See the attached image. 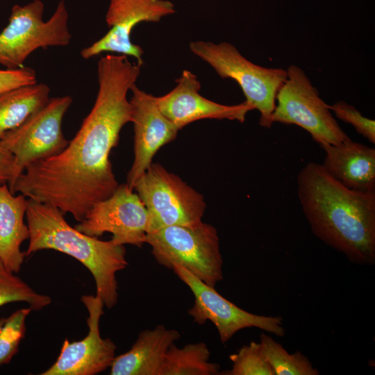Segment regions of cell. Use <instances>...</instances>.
Masks as SVG:
<instances>
[{
	"mask_svg": "<svg viewBox=\"0 0 375 375\" xmlns=\"http://www.w3.org/2000/svg\"><path fill=\"white\" fill-rule=\"evenodd\" d=\"M337 118L350 124L355 130L371 143H375V121L364 117L354 106L343 101H338L331 106Z\"/></svg>",
	"mask_w": 375,
	"mask_h": 375,
	"instance_id": "d4e9b609",
	"label": "cell"
},
{
	"mask_svg": "<svg viewBox=\"0 0 375 375\" xmlns=\"http://www.w3.org/2000/svg\"><path fill=\"white\" fill-rule=\"evenodd\" d=\"M261 350L274 375H318L310 360L300 351L288 353L269 335H260Z\"/></svg>",
	"mask_w": 375,
	"mask_h": 375,
	"instance_id": "44dd1931",
	"label": "cell"
},
{
	"mask_svg": "<svg viewBox=\"0 0 375 375\" xmlns=\"http://www.w3.org/2000/svg\"><path fill=\"white\" fill-rule=\"evenodd\" d=\"M210 351L205 342L179 348L172 344L165 356L160 375H217L220 366L209 361Z\"/></svg>",
	"mask_w": 375,
	"mask_h": 375,
	"instance_id": "ffe728a7",
	"label": "cell"
},
{
	"mask_svg": "<svg viewBox=\"0 0 375 375\" xmlns=\"http://www.w3.org/2000/svg\"><path fill=\"white\" fill-rule=\"evenodd\" d=\"M180 338L177 330L161 324L140 332L128 351L115 357L110 374L160 375L167 350Z\"/></svg>",
	"mask_w": 375,
	"mask_h": 375,
	"instance_id": "e0dca14e",
	"label": "cell"
},
{
	"mask_svg": "<svg viewBox=\"0 0 375 375\" xmlns=\"http://www.w3.org/2000/svg\"><path fill=\"white\" fill-rule=\"evenodd\" d=\"M286 71V80L276 97L273 124L297 125L306 131L320 147L338 144L349 139L305 72L295 65Z\"/></svg>",
	"mask_w": 375,
	"mask_h": 375,
	"instance_id": "52a82bcc",
	"label": "cell"
},
{
	"mask_svg": "<svg viewBox=\"0 0 375 375\" xmlns=\"http://www.w3.org/2000/svg\"><path fill=\"white\" fill-rule=\"evenodd\" d=\"M81 301L89 314L88 335L72 342L65 339L56 361L41 375H94L110 367L117 347L110 338H102L100 334L104 304L97 295H83Z\"/></svg>",
	"mask_w": 375,
	"mask_h": 375,
	"instance_id": "4fadbf2b",
	"label": "cell"
},
{
	"mask_svg": "<svg viewBox=\"0 0 375 375\" xmlns=\"http://www.w3.org/2000/svg\"><path fill=\"white\" fill-rule=\"evenodd\" d=\"M176 85L160 97H154L162 113L179 130L203 119L237 120L241 123L253 108L246 101L235 105H224L200 94L201 83L189 70H183L176 80Z\"/></svg>",
	"mask_w": 375,
	"mask_h": 375,
	"instance_id": "5bb4252c",
	"label": "cell"
},
{
	"mask_svg": "<svg viewBox=\"0 0 375 375\" xmlns=\"http://www.w3.org/2000/svg\"><path fill=\"white\" fill-rule=\"evenodd\" d=\"M297 194L317 238L350 262L375 263V192L348 188L309 162L297 176Z\"/></svg>",
	"mask_w": 375,
	"mask_h": 375,
	"instance_id": "7a4b0ae2",
	"label": "cell"
},
{
	"mask_svg": "<svg viewBox=\"0 0 375 375\" xmlns=\"http://www.w3.org/2000/svg\"><path fill=\"white\" fill-rule=\"evenodd\" d=\"M142 65L124 55L108 54L97 65L99 90L79 130L60 153L28 165L10 190L70 213L78 222L119 186L110 154L122 128L132 121L127 94Z\"/></svg>",
	"mask_w": 375,
	"mask_h": 375,
	"instance_id": "6da1fadb",
	"label": "cell"
},
{
	"mask_svg": "<svg viewBox=\"0 0 375 375\" xmlns=\"http://www.w3.org/2000/svg\"><path fill=\"white\" fill-rule=\"evenodd\" d=\"M232 367L222 374L274 375L262 354L260 342H251L242 346L237 353L230 355Z\"/></svg>",
	"mask_w": 375,
	"mask_h": 375,
	"instance_id": "cb8c5ba5",
	"label": "cell"
},
{
	"mask_svg": "<svg viewBox=\"0 0 375 375\" xmlns=\"http://www.w3.org/2000/svg\"><path fill=\"white\" fill-rule=\"evenodd\" d=\"M12 193L6 183H0V260L14 273H18L26 253L21 244L29 238L24 223L28 199Z\"/></svg>",
	"mask_w": 375,
	"mask_h": 375,
	"instance_id": "ac0fdd59",
	"label": "cell"
},
{
	"mask_svg": "<svg viewBox=\"0 0 375 375\" xmlns=\"http://www.w3.org/2000/svg\"><path fill=\"white\" fill-rule=\"evenodd\" d=\"M5 319L6 318H1L0 319V329H1V328L2 327V326H3V323H4Z\"/></svg>",
	"mask_w": 375,
	"mask_h": 375,
	"instance_id": "83f0119b",
	"label": "cell"
},
{
	"mask_svg": "<svg viewBox=\"0 0 375 375\" xmlns=\"http://www.w3.org/2000/svg\"><path fill=\"white\" fill-rule=\"evenodd\" d=\"M72 103L69 96L51 98L41 109L17 128L8 131L0 140L14 156L15 176L8 185L32 163L56 156L67 146L62 131L65 114Z\"/></svg>",
	"mask_w": 375,
	"mask_h": 375,
	"instance_id": "9c48e42d",
	"label": "cell"
},
{
	"mask_svg": "<svg viewBox=\"0 0 375 375\" xmlns=\"http://www.w3.org/2000/svg\"><path fill=\"white\" fill-rule=\"evenodd\" d=\"M15 176L14 156L0 141V183H12Z\"/></svg>",
	"mask_w": 375,
	"mask_h": 375,
	"instance_id": "4316f807",
	"label": "cell"
},
{
	"mask_svg": "<svg viewBox=\"0 0 375 375\" xmlns=\"http://www.w3.org/2000/svg\"><path fill=\"white\" fill-rule=\"evenodd\" d=\"M176 12L169 0H109L106 22L109 31L90 46L83 49L81 56L90 59L103 52L133 57L143 65L144 51L132 42L133 28L141 22H157Z\"/></svg>",
	"mask_w": 375,
	"mask_h": 375,
	"instance_id": "7c38bea8",
	"label": "cell"
},
{
	"mask_svg": "<svg viewBox=\"0 0 375 375\" xmlns=\"http://www.w3.org/2000/svg\"><path fill=\"white\" fill-rule=\"evenodd\" d=\"M192 53L211 66L222 78L238 83L253 110L260 112L259 124L272 127V115L277 92L286 80L287 71L281 68H267L253 63L228 42L194 41L190 43Z\"/></svg>",
	"mask_w": 375,
	"mask_h": 375,
	"instance_id": "5b68a950",
	"label": "cell"
},
{
	"mask_svg": "<svg viewBox=\"0 0 375 375\" xmlns=\"http://www.w3.org/2000/svg\"><path fill=\"white\" fill-rule=\"evenodd\" d=\"M129 100L133 109L134 160L126 183L133 189L135 182L152 163L157 151L176 139L179 129L159 110L154 96L134 84Z\"/></svg>",
	"mask_w": 375,
	"mask_h": 375,
	"instance_id": "9a60e30c",
	"label": "cell"
},
{
	"mask_svg": "<svg viewBox=\"0 0 375 375\" xmlns=\"http://www.w3.org/2000/svg\"><path fill=\"white\" fill-rule=\"evenodd\" d=\"M32 309H18L5 319L0 329V366L8 364L17 353L19 344L25 336L26 319Z\"/></svg>",
	"mask_w": 375,
	"mask_h": 375,
	"instance_id": "603a6c76",
	"label": "cell"
},
{
	"mask_svg": "<svg viewBox=\"0 0 375 375\" xmlns=\"http://www.w3.org/2000/svg\"><path fill=\"white\" fill-rule=\"evenodd\" d=\"M325 151L322 167L348 188L375 192V149L351 138L321 147Z\"/></svg>",
	"mask_w": 375,
	"mask_h": 375,
	"instance_id": "2e32d148",
	"label": "cell"
},
{
	"mask_svg": "<svg viewBox=\"0 0 375 375\" xmlns=\"http://www.w3.org/2000/svg\"><path fill=\"white\" fill-rule=\"evenodd\" d=\"M35 83H37L36 73L31 67L0 69V94L15 88Z\"/></svg>",
	"mask_w": 375,
	"mask_h": 375,
	"instance_id": "484cf974",
	"label": "cell"
},
{
	"mask_svg": "<svg viewBox=\"0 0 375 375\" xmlns=\"http://www.w3.org/2000/svg\"><path fill=\"white\" fill-rule=\"evenodd\" d=\"M44 9L40 0L12 7L8 24L0 33V64L9 69H18L38 49L69 44L72 35L65 0L58 3L47 22L43 19Z\"/></svg>",
	"mask_w": 375,
	"mask_h": 375,
	"instance_id": "8992f818",
	"label": "cell"
},
{
	"mask_svg": "<svg viewBox=\"0 0 375 375\" xmlns=\"http://www.w3.org/2000/svg\"><path fill=\"white\" fill-rule=\"evenodd\" d=\"M133 190L149 212L148 233L169 226H192L202 222L206 207L203 195L160 164L152 162L135 182Z\"/></svg>",
	"mask_w": 375,
	"mask_h": 375,
	"instance_id": "ba28073f",
	"label": "cell"
},
{
	"mask_svg": "<svg viewBox=\"0 0 375 375\" xmlns=\"http://www.w3.org/2000/svg\"><path fill=\"white\" fill-rule=\"evenodd\" d=\"M64 215L53 206L28 199L26 217L30 235L26 256L53 249L74 258L92 274L96 295L106 308H112L118 299L116 274L128 266L124 246L80 232L67 222Z\"/></svg>",
	"mask_w": 375,
	"mask_h": 375,
	"instance_id": "3957f363",
	"label": "cell"
},
{
	"mask_svg": "<svg viewBox=\"0 0 375 375\" xmlns=\"http://www.w3.org/2000/svg\"><path fill=\"white\" fill-rule=\"evenodd\" d=\"M177 277L191 290L194 303L188 313L199 325L211 322L217 329L220 341L224 344L239 331L256 327L276 336L285 335L281 317L264 316L247 312L217 292L186 269L175 265L172 269Z\"/></svg>",
	"mask_w": 375,
	"mask_h": 375,
	"instance_id": "30bf717a",
	"label": "cell"
},
{
	"mask_svg": "<svg viewBox=\"0 0 375 375\" xmlns=\"http://www.w3.org/2000/svg\"><path fill=\"white\" fill-rule=\"evenodd\" d=\"M146 243L160 265H178L204 283L215 287L223 279V259L215 227L203 221L192 226L161 228L146 235Z\"/></svg>",
	"mask_w": 375,
	"mask_h": 375,
	"instance_id": "277c9868",
	"label": "cell"
},
{
	"mask_svg": "<svg viewBox=\"0 0 375 375\" xmlns=\"http://www.w3.org/2000/svg\"><path fill=\"white\" fill-rule=\"evenodd\" d=\"M0 260V306L12 302H26L32 310H40L51 303L48 295L36 292Z\"/></svg>",
	"mask_w": 375,
	"mask_h": 375,
	"instance_id": "7402d4cb",
	"label": "cell"
},
{
	"mask_svg": "<svg viewBox=\"0 0 375 375\" xmlns=\"http://www.w3.org/2000/svg\"><path fill=\"white\" fill-rule=\"evenodd\" d=\"M50 89L44 83H33L0 94V140L9 131L22 124L44 106Z\"/></svg>",
	"mask_w": 375,
	"mask_h": 375,
	"instance_id": "d6986e66",
	"label": "cell"
},
{
	"mask_svg": "<svg viewBox=\"0 0 375 375\" xmlns=\"http://www.w3.org/2000/svg\"><path fill=\"white\" fill-rule=\"evenodd\" d=\"M149 222L147 209L138 194L123 183L108 198L96 203L75 228L96 238L110 233L117 245L141 247L146 243Z\"/></svg>",
	"mask_w": 375,
	"mask_h": 375,
	"instance_id": "8fae6325",
	"label": "cell"
}]
</instances>
